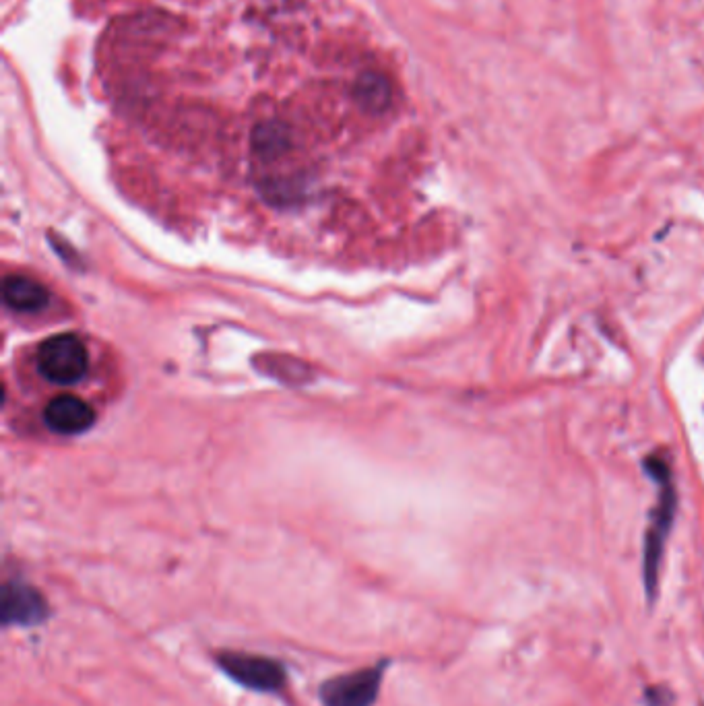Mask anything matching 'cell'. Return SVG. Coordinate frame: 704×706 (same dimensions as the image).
<instances>
[{"mask_svg": "<svg viewBox=\"0 0 704 706\" xmlns=\"http://www.w3.org/2000/svg\"><path fill=\"white\" fill-rule=\"evenodd\" d=\"M645 467H647V473L659 484L657 506L653 510L651 527L645 539V589H647L649 601H653L659 585V570H661V560L665 550V539L669 535L671 523H674L676 488H674V481H671V473L667 465L661 459L651 457L647 459Z\"/></svg>", "mask_w": 704, "mask_h": 706, "instance_id": "6da1fadb", "label": "cell"}, {"mask_svg": "<svg viewBox=\"0 0 704 706\" xmlns=\"http://www.w3.org/2000/svg\"><path fill=\"white\" fill-rule=\"evenodd\" d=\"M46 426L62 436L83 434L95 424L93 407L77 395H58L44 407Z\"/></svg>", "mask_w": 704, "mask_h": 706, "instance_id": "5b68a950", "label": "cell"}, {"mask_svg": "<svg viewBox=\"0 0 704 706\" xmlns=\"http://www.w3.org/2000/svg\"><path fill=\"white\" fill-rule=\"evenodd\" d=\"M36 364L40 374L56 384H75L89 368V353L75 335H56L38 349Z\"/></svg>", "mask_w": 704, "mask_h": 706, "instance_id": "7a4b0ae2", "label": "cell"}, {"mask_svg": "<svg viewBox=\"0 0 704 706\" xmlns=\"http://www.w3.org/2000/svg\"><path fill=\"white\" fill-rule=\"evenodd\" d=\"M219 667L244 688L256 692H277L285 684V669L279 661L250 653H221Z\"/></svg>", "mask_w": 704, "mask_h": 706, "instance_id": "3957f363", "label": "cell"}, {"mask_svg": "<svg viewBox=\"0 0 704 706\" xmlns=\"http://www.w3.org/2000/svg\"><path fill=\"white\" fill-rule=\"evenodd\" d=\"M356 98L366 110H382L391 102V87L380 75L368 73L356 83Z\"/></svg>", "mask_w": 704, "mask_h": 706, "instance_id": "ba28073f", "label": "cell"}, {"mask_svg": "<svg viewBox=\"0 0 704 706\" xmlns=\"http://www.w3.org/2000/svg\"><path fill=\"white\" fill-rule=\"evenodd\" d=\"M48 618L46 599L38 589L13 581L3 591V622L7 626H36Z\"/></svg>", "mask_w": 704, "mask_h": 706, "instance_id": "8992f818", "label": "cell"}, {"mask_svg": "<svg viewBox=\"0 0 704 706\" xmlns=\"http://www.w3.org/2000/svg\"><path fill=\"white\" fill-rule=\"evenodd\" d=\"M382 671L384 667L376 665L333 678L320 688V700L325 706H372L378 698Z\"/></svg>", "mask_w": 704, "mask_h": 706, "instance_id": "277c9868", "label": "cell"}, {"mask_svg": "<svg viewBox=\"0 0 704 706\" xmlns=\"http://www.w3.org/2000/svg\"><path fill=\"white\" fill-rule=\"evenodd\" d=\"M3 298H5V304L17 312H38L46 308L50 300L44 285L23 275H11L5 279Z\"/></svg>", "mask_w": 704, "mask_h": 706, "instance_id": "52a82bcc", "label": "cell"}]
</instances>
